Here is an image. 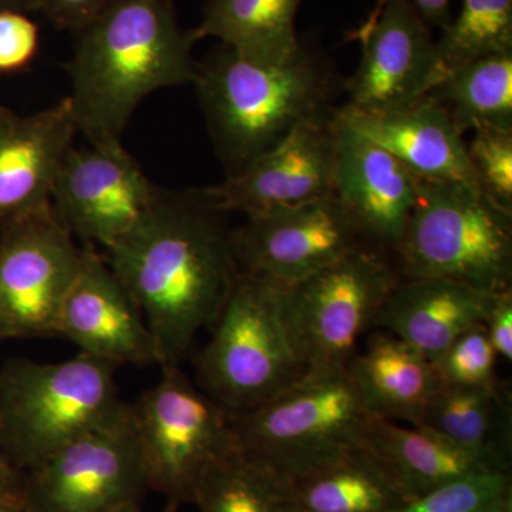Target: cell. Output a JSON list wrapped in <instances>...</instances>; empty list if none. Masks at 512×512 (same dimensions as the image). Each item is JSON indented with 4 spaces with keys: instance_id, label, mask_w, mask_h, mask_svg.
I'll return each mask as SVG.
<instances>
[{
    "instance_id": "obj_31",
    "label": "cell",
    "mask_w": 512,
    "mask_h": 512,
    "mask_svg": "<svg viewBox=\"0 0 512 512\" xmlns=\"http://www.w3.org/2000/svg\"><path fill=\"white\" fill-rule=\"evenodd\" d=\"M497 357L487 329L480 323L458 336L433 366L441 384L490 386L498 382Z\"/></svg>"
},
{
    "instance_id": "obj_24",
    "label": "cell",
    "mask_w": 512,
    "mask_h": 512,
    "mask_svg": "<svg viewBox=\"0 0 512 512\" xmlns=\"http://www.w3.org/2000/svg\"><path fill=\"white\" fill-rule=\"evenodd\" d=\"M303 0H208L198 40L215 37L222 46L251 60L278 66L301 49L296 36V13Z\"/></svg>"
},
{
    "instance_id": "obj_14",
    "label": "cell",
    "mask_w": 512,
    "mask_h": 512,
    "mask_svg": "<svg viewBox=\"0 0 512 512\" xmlns=\"http://www.w3.org/2000/svg\"><path fill=\"white\" fill-rule=\"evenodd\" d=\"M239 272L291 286L366 244L333 197L248 215L232 229Z\"/></svg>"
},
{
    "instance_id": "obj_20",
    "label": "cell",
    "mask_w": 512,
    "mask_h": 512,
    "mask_svg": "<svg viewBox=\"0 0 512 512\" xmlns=\"http://www.w3.org/2000/svg\"><path fill=\"white\" fill-rule=\"evenodd\" d=\"M498 293L448 279H400L373 319L434 363L468 329L484 323Z\"/></svg>"
},
{
    "instance_id": "obj_9",
    "label": "cell",
    "mask_w": 512,
    "mask_h": 512,
    "mask_svg": "<svg viewBox=\"0 0 512 512\" xmlns=\"http://www.w3.org/2000/svg\"><path fill=\"white\" fill-rule=\"evenodd\" d=\"M400 279L389 255L360 248L288 288L289 322L309 372L348 367Z\"/></svg>"
},
{
    "instance_id": "obj_39",
    "label": "cell",
    "mask_w": 512,
    "mask_h": 512,
    "mask_svg": "<svg viewBox=\"0 0 512 512\" xmlns=\"http://www.w3.org/2000/svg\"><path fill=\"white\" fill-rule=\"evenodd\" d=\"M13 114L15 113H13L12 110H9L8 107L2 106V104H0V126H2L5 121H8L10 117L13 116Z\"/></svg>"
},
{
    "instance_id": "obj_32",
    "label": "cell",
    "mask_w": 512,
    "mask_h": 512,
    "mask_svg": "<svg viewBox=\"0 0 512 512\" xmlns=\"http://www.w3.org/2000/svg\"><path fill=\"white\" fill-rule=\"evenodd\" d=\"M39 50V28L16 10L0 12V73L25 69Z\"/></svg>"
},
{
    "instance_id": "obj_6",
    "label": "cell",
    "mask_w": 512,
    "mask_h": 512,
    "mask_svg": "<svg viewBox=\"0 0 512 512\" xmlns=\"http://www.w3.org/2000/svg\"><path fill=\"white\" fill-rule=\"evenodd\" d=\"M393 255L403 279H448L478 291H510L512 212L477 185L417 177L416 204Z\"/></svg>"
},
{
    "instance_id": "obj_10",
    "label": "cell",
    "mask_w": 512,
    "mask_h": 512,
    "mask_svg": "<svg viewBox=\"0 0 512 512\" xmlns=\"http://www.w3.org/2000/svg\"><path fill=\"white\" fill-rule=\"evenodd\" d=\"M150 490L130 404L26 473L25 512H119Z\"/></svg>"
},
{
    "instance_id": "obj_23",
    "label": "cell",
    "mask_w": 512,
    "mask_h": 512,
    "mask_svg": "<svg viewBox=\"0 0 512 512\" xmlns=\"http://www.w3.org/2000/svg\"><path fill=\"white\" fill-rule=\"evenodd\" d=\"M416 426L511 471V396L500 382L490 386L441 384Z\"/></svg>"
},
{
    "instance_id": "obj_35",
    "label": "cell",
    "mask_w": 512,
    "mask_h": 512,
    "mask_svg": "<svg viewBox=\"0 0 512 512\" xmlns=\"http://www.w3.org/2000/svg\"><path fill=\"white\" fill-rule=\"evenodd\" d=\"M26 473L18 470L0 447V503L22 507Z\"/></svg>"
},
{
    "instance_id": "obj_7",
    "label": "cell",
    "mask_w": 512,
    "mask_h": 512,
    "mask_svg": "<svg viewBox=\"0 0 512 512\" xmlns=\"http://www.w3.org/2000/svg\"><path fill=\"white\" fill-rule=\"evenodd\" d=\"M232 419L238 447L296 483L365 448L375 417L342 367L308 372L275 399Z\"/></svg>"
},
{
    "instance_id": "obj_5",
    "label": "cell",
    "mask_w": 512,
    "mask_h": 512,
    "mask_svg": "<svg viewBox=\"0 0 512 512\" xmlns=\"http://www.w3.org/2000/svg\"><path fill=\"white\" fill-rule=\"evenodd\" d=\"M117 366L83 355L0 369V447L23 473L123 409Z\"/></svg>"
},
{
    "instance_id": "obj_38",
    "label": "cell",
    "mask_w": 512,
    "mask_h": 512,
    "mask_svg": "<svg viewBox=\"0 0 512 512\" xmlns=\"http://www.w3.org/2000/svg\"><path fill=\"white\" fill-rule=\"evenodd\" d=\"M487 512H512V495L504 498L500 503L495 504L493 508H490Z\"/></svg>"
},
{
    "instance_id": "obj_42",
    "label": "cell",
    "mask_w": 512,
    "mask_h": 512,
    "mask_svg": "<svg viewBox=\"0 0 512 512\" xmlns=\"http://www.w3.org/2000/svg\"><path fill=\"white\" fill-rule=\"evenodd\" d=\"M2 342H3V340H2V339H0V343H2Z\"/></svg>"
},
{
    "instance_id": "obj_40",
    "label": "cell",
    "mask_w": 512,
    "mask_h": 512,
    "mask_svg": "<svg viewBox=\"0 0 512 512\" xmlns=\"http://www.w3.org/2000/svg\"><path fill=\"white\" fill-rule=\"evenodd\" d=\"M0 512H25L19 505L0 503Z\"/></svg>"
},
{
    "instance_id": "obj_3",
    "label": "cell",
    "mask_w": 512,
    "mask_h": 512,
    "mask_svg": "<svg viewBox=\"0 0 512 512\" xmlns=\"http://www.w3.org/2000/svg\"><path fill=\"white\" fill-rule=\"evenodd\" d=\"M194 86L227 177L302 124L332 117L340 90L329 60L303 45L278 66L251 62L222 46L198 64Z\"/></svg>"
},
{
    "instance_id": "obj_36",
    "label": "cell",
    "mask_w": 512,
    "mask_h": 512,
    "mask_svg": "<svg viewBox=\"0 0 512 512\" xmlns=\"http://www.w3.org/2000/svg\"><path fill=\"white\" fill-rule=\"evenodd\" d=\"M421 18L429 26L443 30L450 23L453 0H412Z\"/></svg>"
},
{
    "instance_id": "obj_41",
    "label": "cell",
    "mask_w": 512,
    "mask_h": 512,
    "mask_svg": "<svg viewBox=\"0 0 512 512\" xmlns=\"http://www.w3.org/2000/svg\"><path fill=\"white\" fill-rule=\"evenodd\" d=\"M178 507H174V505L168 504V507L165 508L164 512H177ZM119 512H144L141 510V505H134V507L126 508V510L119 511Z\"/></svg>"
},
{
    "instance_id": "obj_15",
    "label": "cell",
    "mask_w": 512,
    "mask_h": 512,
    "mask_svg": "<svg viewBox=\"0 0 512 512\" xmlns=\"http://www.w3.org/2000/svg\"><path fill=\"white\" fill-rule=\"evenodd\" d=\"M333 117L302 124L241 173L204 188L205 192L221 211L244 212L247 217L333 197Z\"/></svg>"
},
{
    "instance_id": "obj_27",
    "label": "cell",
    "mask_w": 512,
    "mask_h": 512,
    "mask_svg": "<svg viewBox=\"0 0 512 512\" xmlns=\"http://www.w3.org/2000/svg\"><path fill=\"white\" fill-rule=\"evenodd\" d=\"M430 94L463 134L483 127L512 131V53L464 64Z\"/></svg>"
},
{
    "instance_id": "obj_29",
    "label": "cell",
    "mask_w": 512,
    "mask_h": 512,
    "mask_svg": "<svg viewBox=\"0 0 512 512\" xmlns=\"http://www.w3.org/2000/svg\"><path fill=\"white\" fill-rule=\"evenodd\" d=\"M512 495L511 473L490 471L441 485L396 512H487Z\"/></svg>"
},
{
    "instance_id": "obj_17",
    "label": "cell",
    "mask_w": 512,
    "mask_h": 512,
    "mask_svg": "<svg viewBox=\"0 0 512 512\" xmlns=\"http://www.w3.org/2000/svg\"><path fill=\"white\" fill-rule=\"evenodd\" d=\"M57 336L69 339L83 355L117 367L158 366L143 313L93 247L83 248L82 264L60 309Z\"/></svg>"
},
{
    "instance_id": "obj_11",
    "label": "cell",
    "mask_w": 512,
    "mask_h": 512,
    "mask_svg": "<svg viewBox=\"0 0 512 512\" xmlns=\"http://www.w3.org/2000/svg\"><path fill=\"white\" fill-rule=\"evenodd\" d=\"M83 248L53 207L0 231V339L57 336Z\"/></svg>"
},
{
    "instance_id": "obj_8",
    "label": "cell",
    "mask_w": 512,
    "mask_h": 512,
    "mask_svg": "<svg viewBox=\"0 0 512 512\" xmlns=\"http://www.w3.org/2000/svg\"><path fill=\"white\" fill-rule=\"evenodd\" d=\"M130 404L148 488L178 507L192 504L201 478L237 448L232 413L197 389L180 366Z\"/></svg>"
},
{
    "instance_id": "obj_26",
    "label": "cell",
    "mask_w": 512,
    "mask_h": 512,
    "mask_svg": "<svg viewBox=\"0 0 512 512\" xmlns=\"http://www.w3.org/2000/svg\"><path fill=\"white\" fill-rule=\"evenodd\" d=\"M198 512H299L295 483L237 446L201 478Z\"/></svg>"
},
{
    "instance_id": "obj_1",
    "label": "cell",
    "mask_w": 512,
    "mask_h": 512,
    "mask_svg": "<svg viewBox=\"0 0 512 512\" xmlns=\"http://www.w3.org/2000/svg\"><path fill=\"white\" fill-rule=\"evenodd\" d=\"M202 190H161L107 262L143 313L160 367L180 366L212 329L239 274L232 228Z\"/></svg>"
},
{
    "instance_id": "obj_13",
    "label": "cell",
    "mask_w": 512,
    "mask_h": 512,
    "mask_svg": "<svg viewBox=\"0 0 512 512\" xmlns=\"http://www.w3.org/2000/svg\"><path fill=\"white\" fill-rule=\"evenodd\" d=\"M350 39L362 43V59L345 84L350 110L380 113L406 106L443 82L437 43L412 0H377Z\"/></svg>"
},
{
    "instance_id": "obj_22",
    "label": "cell",
    "mask_w": 512,
    "mask_h": 512,
    "mask_svg": "<svg viewBox=\"0 0 512 512\" xmlns=\"http://www.w3.org/2000/svg\"><path fill=\"white\" fill-rule=\"evenodd\" d=\"M365 447L379 458L407 501L458 478L490 471L511 473L423 427L376 417Z\"/></svg>"
},
{
    "instance_id": "obj_16",
    "label": "cell",
    "mask_w": 512,
    "mask_h": 512,
    "mask_svg": "<svg viewBox=\"0 0 512 512\" xmlns=\"http://www.w3.org/2000/svg\"><path fill=\"white\" fill-rule=\"evenodd\" d=\"M335 195L366 244L394 254L417 198V177L336 109Z\"/></svg>"
},
{
    "instance_id": "obj_19",
    "label": "cell",
    "mask_w": 512,
    "mask_h": 512,
    "mask_svg": "<svg viewBox=\"0 0 512 512\" xmlns=\"http://www.w3.org/2000/svg\"><path fill=\"white\" fill-rule=\"evenodd\" d=\"M339 113L416 177L476 185L463 133L430 93L380 113H360L345 106L339 107Z\"/></svg>"
},
{
    "instance_id": "obj_33",
    "label": "cell",
    "mask_w": 512,
    "mask_h": 512,
    "mask_svg": "<svg viewBox=\"0 0 512 512\" xmlns=\"http://www.w3.org/2000/svg\"><path fill=\"white\" fill-rule=\"evenodd\" d=\"M110 2L111 0H29V13H40L56 28L76 33L93 22Z\"/></svg>"
},
{
    "instance_id": "obj_25",
    "label": "cell",
    "mask_w": 512,
    "mask_h": 512,
    "mask_svg": "<svg viewBox=\"0 0 512 512\" xmlns=\"http://www.w3.org/2000/svg\"><path fill=\"white\" fill-rule=\"evenodd\" d=\"M295 490L299 512H396L407 501L366 447L296 481Z\"/></svg>"
},
{
    "instance_id": "obj_37",
    "label": "cell",
    "mask_w": 512,
    "mask_h": 512,
    "mask_svg": "<svg viewBox=\"0 0 512 512\" xmlns=\"http://www.w3.org/2000/svg\"><path fill=\"white\" fill-rule=\"evenodd\" d=\"M2 10H16V12L29 13V0H0V12Z\"/></svg>"
},
{
    "instance_id": "obj_30",
    "label": "cell",
    "mask_w": 512,
    "mask_h": 512,
    "mask_svg": "<svg viewBox=\"0 0 512 512\" xmlns=\"http://www.w3.org/2000/svg\"><path fill=\"white\" fill-rule=\"evenodd\" d=\"M467 154L478 190L512 212V131L477 128Z\"/></svg>"
},
{
    "instance_id": "obj_21",
    "label": "cell",
    "mask_w": 512,
    "mask_h": 512,
    "mask_svg": "<svg viewBox=\"0 0 512 512\" xmlns=\"http://www.w3.org/2000/svg\"><path fill=\"white\" fill-rule=\"evenodd\" d=\"M367 412L376 419L419 423L441 382L433 363L392 333H375L348 365Z\"/></svg>"
},
{
    "instance_id": "obj_4",
    "label": "cell",
    "mask_w": 512,
    "mask_h": 512,
    "mask_svg": "<svg viewBox=\"0 0 512 512\" xmlns=\"http://www.w3.org/2000/svg\"><path fill=\"white\" fill-rule=\"evenodd\" d=\"M198 355L202 390L229 413L275 399L309 372L288 316V286L239 272Z\"/></svg>"
},
{
    "instance_id": "obj_12",
    "label": "cell",
    "mask_w": 512,
    "mask_h": 512,
    "mask_svg": "<svg viewBox=\"0 0 512 512\" xmlns=\"http://www.w3.org/2000/svg\"><path fill=\"white\" fill-rule=\"evenodd\" d=\"M160 191L123 144H90L67 154L52 207L74 238L107 252L146 218Z\"/></svg>"
},
{
    "instance_id": "obj_2",
    "label": "cell",
    "mask_w": 512,
    "mask_h": 512,
    "mask_svg": "<svg viewBox=\"0 0 512 512\" xmlns=\"http://www.w3.org/2000/svg\"><path fill=\"white\" fill-rule=\"evenodd\" d=\"M67 63L79 133L90 144L121 143L128 121L150 94L194 84V30L181 28L174 0H111L74 33Z\"/></svg>"
},
{
    "instance_id": "obj_34",
    "label": "cell",
    "mask_w": 512,
    "mask_h": 512,
    "mask_svg": "<svg viewBox=\"0 0 512 512\" xmlns=\"http://www.w3.org/2000/svg\"><path fill=\"white\" fill-rule=\"evenodd\" d=\"M497 356L512 360V291L500 292L484 322Z\"/></svg>"
},
{
    "instance_id": "obj_28",
    "label": "cell",
    "mask_w": 512,
    "mask_h": 512,
    "mask_svg": "<svg viewBox=\"0 0 512 512\" xmlns=\"http://www.w3.org/2000/svg\"><path fill=\"white\" fill-rule=\"evenodd\" d=\"M436 43L444 77L481 57L512 53V0H461Z\"/></svg>"
},
{
    "instance_id": "obj_18",
    "label": "cell",
    "mask_w": 512,
    "mask_h": 512,
    "mask_svg": "<svg viewBox=\"0 0 512 512\" xmlns=\"http://www.w3.org/2000/svg\"><path fill=\"white\" fill-rule=\"evenodd\" d=\"M79 134L69 96L0 126V231L52 207L60 168Z\"/></svg>"
}]
</instances>
